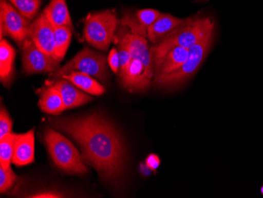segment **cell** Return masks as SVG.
<instances>
[{
  "instance_id": "6da1fadb",
  "label": "cell",
  "mask_w": 263,
  "mask_h": 198,
  "mask_svg": "<svg viewBox=\"0 0 263 198\" xmlns=\"http://www.w3.org/2000/svg\"><path fill=\"white\" fill-rule=\"evenodd\" d=\"M55 129L67 134L81 147L85 164L106 181L118 179L125 171L126 149L115 125L99 115L52 120Z\"/></svg>"
},
{
  "instance_id": "7a4b0ae2",
  "label": "cell",
  "mask_w": 263,
  "mask_h": 198,
  "mask_svg": "<svg viewBox=\"0 0 263 198\" xmlns=\"http://www.w3.org/2000/svg\"><path fill=\"white\" fill-rule=\"evenodd\" d=\"M214 22L204 16L186 19L185 22L150 48L154 70L162 58L175 47L191 48L202 38L214 32Z\"/></svg>"
},
{
  "instance_id": "3957f363",
  "label": "cell",
  "mask_w": 263,
  "mask_h": 198,
  "mask_svg": "<svg viewBox=\"0 0 263 198\" xmlns=\"http://www.w3.org/2000/svg\"><path fill=\"white\" fill-rule=\"evenodd\" d=\"M44 141L54 165L69 174H85L88 168L73 143L51 128L44 131Z\"/></svg>"
},
{
  "instance_id": "277c9868",
  "label": "cell",
  "mask_w": 263,
  "mask_h": 198,
  "mask_svg": "<svg viewBox=\"0 0 263 198\" xmlns=\"http://www.w3.org/2000/svg\"><path fill=\"white\" fill-rule=\"evenodd\" d=\"M214 32L206 35L199 43L189 48L187 60L181 67L175 71L154 78L155 85L164 88H174L181 86L182 84L192 78L196 73L204 61L212 44Z\"/></svg>"
},
{
  "instance_id": "5b68a950",
  "label": "cell",
  "mask_w": 263,
  "mask_h": 198,
  "mask_svg": "<svg viewBox=\"0 0 263 198\" xmlns=\"http://www.w3.org/2000/svg\"><path fill=\"white\" fill-rule=\"evenodd\" d=\"M118 26L115 9L90 13L85 19L84 38L94 48L107 51L115 38Z\"/></svg>"
},
{
  "instance_id": "8992f818",
  "label": "cell",
  "mask_w": 263,
  "mask_h": 198,
  "mask_svg": "<svg viewBox=\"0 0 263 198\" xmlns=\"http://www.w3.org/2000/svg\"><path fill=\"white\" fill-rule=\"evenodd\" d=\"M107 62L103 55L88 48H83L64 66L53 72L51 77L61 78L70 72L78 71L87 74L106 84L109 79Z\"/></svg>"
},
{
  "instance_id": "52a82bcc",
  "label": "cell",
  "mask_w": 263,
  "mask_h": 198,
  "mask_svg": "<svg viewBox=\"0 0 263 198\" xmlns=\"http://www.w3.org/2000/svg\"><path fill=\"white\" fill-rule=\"evenodd\" d=\"M30 20L24 17L18 10L7 0L0 2V39L8 35L20 45L29 38Z\"/></svg>"
},
{
  "instance_id": "ba28073f",
  "label": "cell",
  "mask_w": 263,
  "mask_h": 198,
  "mask_svg": "<svg viewBox=\"0 0 263 198\" xmlns=\"http://www.w3.org/2000/svg\"><path fill=\"white\" fill-rule=\"evenodd\" d=\"M23 47L22 66L26 75L53 73L59 69V62L41 51L33 41L29 38Z\"/></svg>"
},
{
  "instance_id": "9c48e42d",
  "label": "cell",
  "mask_w": 263,
  "mask_h": 198,
  "mask_svg": "<svg viewBox=\"0 0 263 198\" xmlns=\"http://www.w3.org/2000/svg\"><path fill=\"white\" fill-rule=\"evenodd\" d=\"M118 75L122 86L132 93L146 91L154 79L143 63L135 58L132 59L125 69L118 72Z\"/></svg>"
},
{
  "instance_id": "30bf717a",
  "label": "cell",
  "mask_w": 263,
  "mask_h": 198,
  "mask_svg": "<svg viewBox=\"0 0 263 198\" xmlns=\"http://www.w3.org/2000/svg\"><path fill=\"white\" fill-rule=\"evenodd\" d=\"M147 36L134 31H128L120 36L115 37V42L125 44L131 53L132 57L138 59L143 63L147 71L154 76V64Z\"/></svg>"
},
{
  "instance_id": "8fae6325",
  "label": "cell",
  "mask_w": 263,
  "mask_h": 198,
  "mask_svg": "<svg viewBox=\"0 0 263 198\" xmlns=\"http://www.w3.org/2000/svg\"><path fill=\"white\" fill-rule=\"evenodd\" d=\"M29 38L41 51L56 60L54 27L44 12L31 23Z\"/></svg>"
},
{
  "instance_id": "7c38bea8",
  "label": "cell",
  "mask_w": 263,
  "mask_h": 198,
  "mask_svg": "<svg viewBox=\"0 0 263 198\" xmlns=\"http://www.w3.org/2000/svg\"><path fill=\"white\" fill-rule=\"evenodd\" d=\"M50 82L61 93L66 109L85 105L92 100V97L83 93L80 88L65 78H61V79Z\"/></svg>"
},
{
  "instance_id": "4fadbf2b",
  "label": "cell",
  "mask_w": 263,
  "mask_h": 198,
  "mask_svg": "<svg viewBox=\"0 0 263 198\" xmlns=\"http://www.w3.org/2000/svg\"><path fill=\"white\" fill-rule=\"evenodd\" d=\"M189 48L184 47H175L167 53L154 70V78L164 76L175 71L181 67L187 60Z\"/></svg>"
},
{
  "instance_id": "5bb4252c",
  "label": "cell",
  "mask_w": 263,
  "mask_h": 198,
  "mask_svg": "<svg viewBox=\"0 0 263 198\" xmlns=\"http://www.w3.org/2000/svg\"><path fill=\"white\" fill-rule=\"evenodd\" d=\"M35 153V137L34 130L26 134H18L16 141L15 149L12 164L17 166H25L34 161Z\"/></svg>"
},
{
  "instance_id": "9a60e30c",
  "label": "cell",
  "mask_w": 263,
  "mask_h": 198,
  "mask_svg": "<svg viewBox=\"0 0 263 198\" xmlns=\"http://www.w3.org/2000/svg\"><path fill=\"white\" fill-rule=\"evenodd\" d=\"M185 20L170 14H160L157 20L147 29V39L153 44L159 42L170 32L183 24Z\"/></svg>"
},
{
  "instance_id": "2e32d148",
  "label": "cell",
  "mask_w": 263,
  "mask_h": 198,
  "mask_svg": "<svg viewBox=\"0 0 263 198\" xmlns=\"http://www.w3.org/2000/svg\"><path fill=\"white\" fill-rule=\"evenodd\" d=\"M46 85L47 87H44L41 89L40 107L46 113L59 115L66 110L61 93L50 81H47Z\"/></svg>"
},
{
  "instance_id": "e0dca14e",
  "label": "cell",
  "mask_w": 263,
  "mask_h": 198,
  "mask_svg": "<svg viewBox=\"0 0 263 198\" xmlns=\"http://www.w3.org/2000/svg\"><path fill=\"white\" fill-rule=\"evenodd\" d=\"M44 13L53 27L66 26L74 31L66 0H51Z\"/></svg>"
},
{
  "instance_id": "ac0fdd59",
  "label": "cell",
  "mask_w": 263,
  "mask_h": 198,
  "mask_svg": "<svg viewBox=\"0 0 263 198\" xmlns=\"http://www.w3.org/2000/svg\"><path fill=\"white\" fill-rule=\"evenodd\" d=\"M15 50L6 40L0 42V81L4 86L11 84L14 76V61Z\"/></svg>"
},
{
  "instance_id": "d6986e66",
  "label": "cell",
  "mask_w": 263,
  "mask_h": 198,
  "mask_svg": "<svg viewBox=\"0 0 263 198\" xmlns=\"http://www.w3.org/2000/svg\"><path fill=\"white\" fill-rule=\"evenodd\" d=\"M62 78L70 81L75 86L80 89L89 93L91 95L101 96L105 93V88L97 80H95L93 77L81 73V72L73 71L63 75Z\"/></svg>"
},
{
  "instance_id": "ffe728a7",
  "label": "cell",
  "mask_w": 263,
  "mask_h": 198,
  "mask_svg": "<svg viewBox=\"0 0 263 198\" xmlns=\"http://www.w3.org/2000/svg\"><path fill=\"white\" fill-rule=\"evenodd\" d=\"M73 30L69 27L54 28V44H55L56 60L59 63L64 59L70 44Z\"/></svg>"
},
{
  "instance_id": "44dd1931",
  "label": "cell",
  "mask_w": 263,
  "mask_h": 198,
  "mask_svg": "<svg viewBox=\"0 0 263 198\" xmlns=\"http://www.w3.org/2000/svg\"><path fill=\"white\" fill-rule=\"evenodd\" d=\"M17 137L18 134L10 133L4 138L0 139V166L4 169L10 167Z\"/></svg>"
},
{
  "instance_id": "7402d4cb",
  "label": "cell",
  "mask_w": 263,
  "mask_h": 198,
  "mask_svg": "<svg viewBox=\"0 0 263 198\" xmlns=\"http://www.w3.org/2000/svg\"><path fill=\"white\" fill-rule=\"evenodd\" d=\"M19 12L29 20H32L39 10L41 0H9Z\"/></svg>"
},
{
  "instance_id": "603a6c76",
  "label": "cell",
  "mask_w": 263,
  "mask_h": 198,
  "mask_svg": "<svg viewBox=\"0 0 263 198\" xmlns=\"http://www.w3.org/2000/svg\"><path fill=\"white\" fill-rule=\"evenodd\" d=\"M161 13L155 9H142L138 10L136 14L139 25L147 31V29L157 20Z\"/></svg>"
},
{
  "instance_id": "cb8c5ba5",
  "label": "cell",
  "mask_w": 263,
  "mask_h": 198,
  "mask_svg": "<svg viewBox=\"0 0 263 198\" xmlns=\"http://www.w3.org/2000/svg\"><path fill=\"white\" fill-rule=\"evenodd\" d=\"M17 179V175L14 174L11 167L7 169H4L0 166V192L1 193H7L12 186H14Z\"/></svg>"
},
{
  "instance_id": "d4e9b609",
  "label": "cell",
  "mask_w": 263,
  "mask_h": 198,
  "mask_svg": "<svg viewBox=\"0 0 263 198\" xmlns=\"http://www.w3.org/2000/svg\"><path fill=\"white\" fill-rule=\"evenodd\" d=\"M13 122L10 119L8 112L2 107L0 111V139H3L12 133Z\"/></svg>"
},
{
  "instance_id": "484cf974",
  "label": "cell",
  "mask_w": 263,
  "mask_h": 198,
  "mask_svg": "<svg viewBox=\"0 0 263 198\" xmlns=\"http://www.w3.org/2000/svg\"><path fill=\"white\" fill-rule=\"evenodd\" d=\"M115 43L118 46L117 50H118V56H119V60H120V68H119V71H118L120 72L128 66L133 57H132L129 50L125 44L120 42Z\"/></svg>"
},
{
  "instance_id": "4316f807",
  "label": "cell",
  "mask_w": 263,
  "mask_h": 198,
  "mask_svg": "<svg viewBox=\"0 0 263 198\" xmlns=\"http://www.w3.org/2000/svg\"><path fill=\"white\" fill-rule=\"evenodd\" d=\"M109 66L110 69L113 70L114 73L117 74L119 71L120 68V60H119V56H118V50L117 48H112L108 56Z\"/></svg>"
},
{
  "instance_id": "83f0119b",
  "label": "cell",
  "mask_w": 263,
  "mask_h": 198,
  "mask_svg": "<svg viewBox=\"0 0 263 198\" xmlns=\"http://www.w3.org/2000/svg\"><path fill=\"white\" fill-rule=\"evenodd\" d=\"M146 165H147V167L149 169L155 171V170L159 168V165H160V159L156 155L151 154L147 158Z\"/></svg>"
},
{
  "instance_id": "f1b7e54d",
  "label": "cell",
  "mask_w": 263,
  "mask_h": 198,
  "mask_svg": "<svg viewBox=\"0 0 263 198\" xmlns=\"http://www.w3.org/2000/svg\"><path fill=\"white\" fill-rule=\"evenodd\" d=\"M29 197L34 198H58L63 197V195L60 193H55V192L46 191L42 193H35L34 195H31Z\"/></svg>"
},
{
  "instance_id": "f546056e",
  "label": "cell",
  "mask_w": 263,
  "mask_h": 198,
  "mask_svg": "<svg viewBox=\"0 0 263 198\" xmlns=\"http://www.w3.org/2000/svg\"><path fill=\"white\" fill-rule=\"evenodd\" d=\"M261 193H262V194H263V186H262V187H261Z\"/></svg>"
},
{
  "instance_id": "4dcf8cb0",
  "label": "cell",
  "mask_w": 263,
  "mask_h": 198,
  "mask_svg": "<svg viewBox=\"0 0 263 198\" xmlns=\"http://www.w3.org/2000/svg\"><path fill=\"white\" fill-rule=\"evenodd\" d=\"M196 1H199H199H202V0H196Z\"/></svg>"
}]
</instances>
